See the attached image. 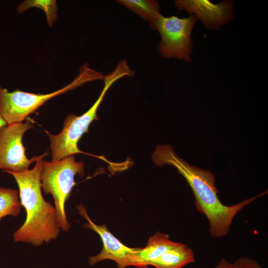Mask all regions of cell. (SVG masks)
<instances>
[{"instance_id": "obj_7", "label": "cell", "mask_w": 268, "mask_h": 268, "mask_svg": "<svg viewBox=\"0 0 268 268\" xmlns=\"http://www.w3.org/2000/svg\"><path fill=\"white\" fill-rule=\"evenodd\" d=\"M33 127L31 122L28 120L0 128V170L23 172L39 159L40 156L28 159L22 143L24 133Z\"/></svg>"}, {"instance_id": "obj_8", "label": "cell", "mask_w": 268, "mask_h": 268, "mask_svg": "<svg viewBox=\"0 0 268 268\" xmlns=\"http://www.w3.org/2000/svg\"><path fill=\"white\" fill-rule=\"evenodd\" d=\"M77 208L79 214L87 221V223L84 225V227L97 233L103 243V248L101 252L95 256L88 258L89 264L93 266L102 261L110 260L116 262L118 268L128 267L130 258L139 248H133L125 245L108 230L105 225H99L94 223L82 205H78Z\"/></svg>"}, {"instance_id": "obj_16", "label": "cell", "mask_w": 268, "mask_h": 268, "mask_svg": "<svg viewBox=\"0 0 268 268\" xmlns=\"http://www.w3.org/2000/svg\"><path fill=\"white\" fill-rule=\"evenodd\" d=\"M232 264L225 259H222L215 268H231Z\"/></svg>"}, {"instance_id": "obj_10", "label": "cell", "mask_w": 268, "mask_h": 268, "mask_svg": "<svg viewBox=\"0 0 268 268\" xmlns=\"http://www.w3.org/2000/svg\"><path fill=\"white\" fill-rule=\"evenodd\" d=\"M179 243L170 240L169 235L167 234L157 232L149 237L144 248H139L130 258L128 266L148 268L153 261L159 258L168 250L177 246Z\"/></svg>"}, {"instance_id": "obj_2", "label": "cell", "mask_w": 268, "mask_h": 268, "mask_svg": "<svg viewBox=\"0 0 268 268\" xmlns=\"http://www.w3.org/2000/svg\"><path fill=\"white\" fill-rule=\"evenodd\" d=\"M40 155L34 167L21 172L4 171L11 175L18 187L20 202L26 211L23 224L13 234L15 242L40 246L56 239L61 230L55 206L45 200L42 194L40 173L43 157Z\"/></svg>"}, {"instance_id": "obj_13", "label": "cell", "mask_w": 268, "mask_h": 268, "mask_svg": "<svg viewBox=\"0 0 268 268\" xmlns=\"http://www.w3.org/2000/svg\"><path fill=\"white\" fill-rule=\"evenodd\" d=\"M21 208L18 191L0 186V220L6 216H18Z\"/></svg>"}, {"instance_id": "obj_17", "label": "cell", "mask_w": 268, "mask_h": 268, "mask_svg": "<svg viewBox=\"0 0 268 268\" xmlns=\"http://www.w3.org/2000/svg\"><path fill=\"white\" fill-rule=\"evenodd\" d=\"M6 125V123L3 120V119L1 118V117L0 115V128L1 127Z\"/></svg>"}, {"instance_id": "obj_9", "label": "cell", "mask_w": 268, "mask_h": 268, "mask_svg": "<svg viewBox=\"0 0 268 268\" xmlns=\"http://www.w3.org/2000/svg\"><path fill=\"white\" fill-rule=\"evenodd\" d=\"M179 10H184L197 16L208 29L219 30L232 18L233 2L223 1L214 4L209 0H175Z\"/></svg>"}, {"instance_id": "obj_4", "label": "cell", "mask_w": 268, "mask_h": 268, "mask_svg": "<svg viewBox=\"0 0 268 268\" xmlns=\"http://www.w3.org/2000/svg\"><path fill=\"white\" fill-rule=\"evenodd\" d=\"M104 77L102 73L91 68L88 64L85 63L80 67L78 74L70 83L50 93L35 94L19 89L9 92L0 86V115L6 125L21 123L49 99L85 83L103 80Z\"/></svg>"}, {"instance_id": "obj_5", "label": "cell", "mask_w": 268, "mask_h": 268, "mask_svg": "<svg viewBox=\"0 0 268 268\" xmlns=\"http://www.w3.org/2000/svg\"><path fill=\"white\" fill-rule=\"evenodd\" d=\"M84 168V162H76L73 155L58 161L48 162L43 160L42 162L41 190L45 194L52 196L60 228L65 232H68L70 228L65 204L75 185V176L78 174L79 177L83 176Z\"/></svg>"}, {"instance_id": "obj_15", "label": "cell", "mask_w": 268, "mask_h": 268, "mask_svg": "<svg viewBox=\"0 0 268 268\" xmlns=\"http://www.w3.org/2000/svg\"><path fill=\"white\" fill-rule=\"evenodd\" d=\"M231 268H263V267L253 259L241 257L232 264Z\"/></svg>"}, {"instance_id": "obj_14", "label": "cell", "mask_w": 268, "mask_h": 268, "mask_svg": "<svg viewBox=\"0 0 268 268\" xmlns=\"http://www.w3.org/2000/svg\"><path fill=\"white\" fill-rule=\"evenodd\" d=\"M32 7L42 9L45 13L48 25L52 27L58 18V5L55 0H26L17 7V10L22 13Z\"/></svg>"}, {"instance_id": "obj_11", "label": "cell", "mask_w": 268, "mask_h": 268, "mask_svg": "<svg viewBox=\"0 0 268 268\" xmlns=\"http://www.w3.org/2000/svg\"><path fill=\"white\" fill-rule=\"evenodd\" d=\"M195 262L193 251L187 244L180 242L153 261L149 266L156 268H183Z\"/></svg>"}, {"instance_id": "obj_1", "label": "cell", "mask_w": 268, "mask_h": 268, "mask_svg": "<svg viewBox=\"0 0 268 268\" xmlns=\"http://www.w3.org/2000/svg\"><path fill=\"white\" fill-rule=\"evenodd\" d=\"M152 158L158 166L165 165L174 166L185 178L193 191L197 210L207 218L210 234L214 238L226 236L236 214L268 193L266 191L234 205H226L218 198L215 175L210 171L190 165L180 158L169 145L158 146L153 152Z\"/></svg>"}, {"instance_id": "obj_6", "label": "cell", "mask_w": 268, "mask_h": 268, "mask_svg": "<svg viewBox=\"0 0 268 268\" xmlns=\"http://www.w3.org/2000/svg\"><path fill=\"white\" fill-rule=\"evenodd\" d=\"M198 18L195 15L180 18L176 16L165 17L161 13L151 28L157 30L161 41L157 50L166 58H174L191 62L193 42L191 32Z\"/></svg>"}, {"instance_id": "obj_3", "label": "cell", "mask_w": 268, "mask_h": 268, "mask_svg": "<svg viewBox=\"0 0 268 268\" xmlns=\"http://www.w3.org/2000/svg\"><path fill=\"white\" fill-rule=\"evenodd\" d=\"M132 70L127 63L120 61L115 68L104 76L103 88L92 106L84 114L77 116L69 114L64 120L62 131L57 134H53L46 131L50 140L52 161L82 153L78 147V142L92 122L98 119L97 110L109 88L118 79L126 76H132Z\"/></svg>"}, {"instance_id": "obj_12", "label": "cell", "mask_w": 268, "mask_h": 268, "mask_svg": "<svg viewBox=\"0 0 268 268\" xmlns=\"http://www.w3.org/2000/svg\"><path fill=\"white\" fill-rule=\"evenodd\" d=\"M116 1L148 21L151 28L160 14L159 3L154 0H118Z\"/></svg>"}]
</instances>
